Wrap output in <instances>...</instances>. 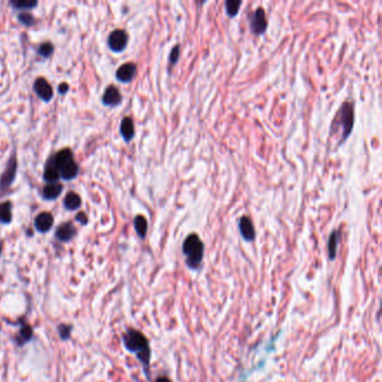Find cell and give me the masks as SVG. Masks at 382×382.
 <instances>
[{
  "instance_id": "6da1fadb",
  "label": "cell",
  "mask_w": 382,
  "mask_h": 382,
  "mask_svg": "<svg viewBox=\"0 0 382 382\" xmlns=\"http://www.w3.org/2000/svg\"><path fill=\"white\" fill-rule=\"evenodd\" d=\"M354 125V107L353 103L345 102L337 110L330 129L331 137H337V146L342 145L350 137Z\"/></svg>"
},
{
  "instance_id": "7a4b0ae2",
  "label": "cell",
  "mask_w": 382,
  "mask_h": 382,
  "mask_svg": "<svg viewBox=\"0 0 382 382\" xmlns=\"http://www.w3.org/2000/svg\"><path fill=\"white\" fill-rule=\"evenodd\" d=\"M125 348L129 352L135 353L138 360L143 363L145 367H148L150 362V348L148 340L146 339L143 333L139 331L128 328L123 337Z\"/></svg>"
},
{
  "instance_id": "3957f363",
  "label": "cell",
  "mask_w": 382,
  "mask_h": 382,
  "mask_svg": "<svg viewBox=\"0 0 382 382\" xmlns=\"http://www.w3.org/2000/svg\"><path fill=\"white\" fill-rule=\"evenodd\" d=\"M183 255H185V262L191 269H197L201 266L204 257V243L196 233H191L184 240L182 246Z\"/></svg>"
},
{
  "instance_id": "277c9868",
  "label": "cell",
  "mask_w": 382,
  "mask_h": 382,
  "mask_svg": "<svg viewBox=\"0 0 382 382\" xmlns=\"http://www.w3.org/2000/svg\"><path fill=\"white\" fill-rule=\"evenodd\" d=\"M248 22H249V31L251 34L260 36L266 32L268 28V19L266 11L262 7L257 8L254 13H251L248 17Z\"/></svg>"
},
{
  "instance_id": "5b68a950",
  "label": "cell",
  "mask_w": 382,
  "mask_h": 382,
  "mask_svg": "<svg viewBox=\"0 0 382 382\" xmlns=\"http://www.w3.org/2000/svg\"><path fill=\"white\" fill-rule=\"evenodd\" d=\"M129 40V36L127 32L124 30H116L113 31L108 38V45L110 47V50L119 53L123 52L126 47H127Z\"/></svg>"
},
{
  "instance_id": "8992f818",
  "label": "cell",
  "mask_w": 382,
  "mask_h": 382,
  "mask_svg": "<svg viewBox=\"0 0 382 382\" xmlns=\"http://www.w3.org/2000/svg\"><path fill=\"white\" fill-rule=\"evenodd\" d=\"M238 225L241 237L248 242H253L255 239V230L251 219L247 217V215H243V217L239 219Z\"/></svg>"
},
{
  "instance_id": "52a82bcc",
  "label": "cell",
  "mask_w": 382,
  "mask_h": 382,
  "mask_svg": "<svg viewBox=\"0 0 382 382\" xmlns=\"http://www.w3.org/2000/svg\"><path fill=\"white\" fill-rule=\"evenodd\" d=\"M136 73H137V65L135 63L129 62L121 65V66L118 68L116 76L120 82L129 83L131 82L133 78H135Z\"/></svg>"
},
{
  "instance_id": "ba28073f",
  "label": "cell",
  "mask_w": 382,
  "mask_h": 382,
  "mask_svg": "<svg viewBox=\"0 0 382 382\" xmlns=\"http://www.w3.org/2000/svg\"><path fill=\"white\" fill-rule=\"evenodd\" d=\"M34 90L40 99L44 101H50L53 96V89L51 84L44 78H38L34 83Z\"/></svg>"
},
{
  "instance_id": "9c48e42d",
  "label": "cell",
  "mask_w": 382,
  "mask_h": 382,
  "mask_svg": "<svg viewBox=\"0 0 382 382\" xmlns=\"http://www.w3.org/2000/svg\"><path fill=\"white\" fill-rule=\"evenodd\" d=\"M121 100H123V96H121L120 91L118 90L115 85L108 87L102 97V102L105 105H108V107H116V105H119L121 103Z\"/></svg>"
},
{
  "instance_id": "30bf717a",
  "label": "cell",
  "mask_w": 382,
  "mask_h": 382,
  "mask_svg": "<svg viewBox=\"0 0 382 382\" xmlns=\"http://www.w3.org/2000/svg\"><path fill=\"white\" fill-rule=\"evenodd\" d=\"M53 217L51 213L42 212L39 213L35 219V227L39 232H47L53 226Z\"/></svg>"
},
{
  "instance_id": "8fae6325",
  "label": "cell",
  "mask_w": 382,
  "mask_h": 382,
  "mask_svg": "<svg viewBox=\"0 0 382 382\" xmlns=\"http://www.w3.org/2000/svg\"><path fill=\"white\" fill-rule=\"evenodd\" d=\"M59 172H60L61 177H63L64 180H66V181H70V180H73V178L78 175L79 166L76 165V162L74 161V159H72L70 161H67L66 164L61 166V167L59 168Z\"/></svg>"
},
{
  "instance_id": "7c38bea8",
  "label": "cell",
  "mask_w": 382,
  "mask_h": 382,
  "mask_svg": "<svg viewBox=\"0 0 382 382\" xmlns=\"http://www.w3.org/2000/svg\"><path fill=\"white\" fill-rule=\"evenodd\" d=\"M120 132L121 136L124 137V139L127 141V143L133 139V137H135V125H133L131 118H124L120 125Z\"/></svg>"
},
{
  "instance_id": "4fadbf2b",
  "label": "cell",
  "mask_w": 382,
  "mask_h": 382,
  "mask_svg": "<svg viewBox=\"0 0 382 382\" xmlns=\"http://www.w3.org/2000/svg\"><path fill=\"white\" fill-rule=\"evenodd\" d=\"M75 234V227L73 226L70 222L63 223L61 224L58 230H56V238L62 242H67L74 237Z\"/></svg>"
},
{
  "instance_id": "5bb4252c",
  "label": "cell",
  "mask_w": 382,
  "mask_h": 382,
  "mask_svg": "<svg viewBox=\"0 0 382 382\" xmlns=\"http://www.w3.org/2000/svg\"><path fill=\"white\" fill-rule=\"evenodd\" d=\"M63 186L60 183H50L43 189V197L45 200H55L62 193Z\"/></svg>"
},
{
  "instance_id": "9a60e30c",
  "label": "cell",
  "mask_w": 382,
  "mask_h": 382,
  "mask_svg": "<svg viewBox=\"0 0 382 382\" xmlns=\"http://www.w3.org/2000/svg\"><path fill=\"white\" fill-rule=\"evenodd\" d=\"M340 239H341V231L340 230L333 231L330 235V239H328V243H327L328 255H330L331 260H334L336 257L337 246H339Z\"/></svg>"
},
{
  "instance_id": "2e32d148",
  "label": "cell",
  "mask_w": 382,
  "mask_h": 382,
  "mask_svg": "<svg viewBox=\"0 0 382 382\" xmlns=\"http://www.w3.org/2000/svg\"><path fill=\"white\" fill-rule=\"evenodd\" d=\"M81 204H82V200H81L80 195L76 194L75 192L67 193L64 198V206L70 211L79 209Z\"/></svg>"
},
{
  "instance_id": "e0dca14e",
  "label": "cell",
  "mask_w": 382,
  "mask_h": 382,
  "mask_svg": "<svg viewBox=\"0 0 382 382\" xmlns=\"http://www.w3.org/2000/svg\"><path fill=\"white\" fill-rule=\"evenodd\" d=\"M133 225H135V230L137 234L139 235V238L144 239L148 230V222L146 220V218H144L143 215H137L135 220H133Z\"/></svg>"
},
{
  "instance_id": "ac0fdd59",
  "label": "cell",
  "mask_w": 382,
  "mask_h": 382,
  "mask_svg": "<svg viewBox=\"0 0 382 382\" xmlns=\"http://www.w3.org/2000/svg\"><path fill=\"white\" fill-rule=\"evenodd\" d=\"M43 177H44V180L48 182V184H50V183H58L59 178H60V172H59V169L56 168L54 162L48 164L46 166L45 170H44Z\"/></svg>"
},
{
  "instance_id": "d6986e66",
  "label": "cell",
  "mask_w": 382,
  "mask_h": 382,
  "mask_svg": "<svg viewBox=\"0 0 382 382\" xmlns=\"http://www.w3.org/2000/svg\"><path fill=\"white\" fill-rule=\"evenodd\" d=\"M72 159H73V154L71 152V149L66 148V149L61 150L60 153L56 154V156L54 157V161H53V162H54V165L56 166V168L59 169L61 166L64 165V164H66L67 161H70Z\"/></svg>"
},
{
  "instance_id": "ffe728a7",
  "label": "cell",
  "mask_w": 382,
  "mask_h": 382,
  "mask_svg": "<svg viewBox=\"0 0 382 382\" xmlns=\"http://www.w3.org/2000/svg\"><path fill=\"white\" fill-rule=\"evenodd\" d=\"M13 220V215H11V203L5 202L0 204V222L3 224H8Z\"/></svg>"
},
{
  "instance_id": "44dd1931",
  "label": "cell",
  "mask_w": 382,
  "mask_h": 382,
  "mask_svg": "<svg viewBox=\"0 0 382 382\" xmlns=\"http://www.w3.org/2000/svg\"><path fill=\"white\" fill-rule=\"evenodd\" d=\"M224 6L227 17L234 18L235 16L239 14L240 8L242 6V1H239V0H227V1H225Z\"/></svg>"
},
{
  "instance_id": "7402d4cb",
  "label": "cell",
  "mask_w": 382,
  "mask_h": 382,
  "mask_svg": "<svg viewBox=\"0 0 382 382\" xmlns=\"http://www.w3.org/2000/svg\"><path fill=\"white\" fill-rule=\"evenodd\" d=\"M32 327L28 324L24 323L22 325V327H20L19 333H18V344L23 345V344L27 343L28 341L32 339Z\"/></svg>"
},
{
  "instance_id": "603a6c76",
  "label": "cell",
  "mask_w": 382,
  "mask_h": 382,
  "mask_svg": "<svg viewBox=\"0 0 382 382\" xmlns=\"http://www.w3.org/2000/svg\"><path fill=\"white\" fill-rule=\"evenodd\" d=\"M15 170H16V162H15V160H13L11 161V167H10V164H9V167L7 168V172L5 173V175L0 178V188L5 189L10 184L11 182H13V178L15 175Z\"/></svg>"
},
{
  "instance_id": "cb8c5ba5",
  "label": "cell",
  "mask_w": 382,
  "mask_h": 382,
  "mask_svg": "<svg viewBox=\"0 0 382 382\" xmlns=\"http://www.w3.org/2000/svg\"><path fill=\"white\" fill-rule=\"evenodd\" d=\"M180 58H181V46H180V44H176V45L173 47V50H172V52H170L169 58H168L169 68H172L174 65H176L178 63Z\"/></svg>"
},
{
  "instance_id": "d4e9b609",
  "label": "cell",
  "mask_w": 382,
  "mask_h": 382,
  "mask_svg": "<svg viewBox=\"0 0 382 382\" xmlns=\"http://www.w3.org/2000/svg\"><path fill=\"white\" fill-rule=\"evenodd\" d=\"M53 51H54V47H53L51 43H44L39 46L38 53H39V55L44 56V58H47V56H50L52 54Z\"/></svg>"
},
{
  "instance_id": "484cf974",
  "label": "cell",
  "mask_w": 382,
  "mask_h": 382,
  "mask_svg": "<svg viewBox=\"0 0 382 382\" xmlns=\"http://www.w3.org/2000/svg\"><path fill=\"white\" fill-rule=\"evenodd\" d=\"M11 5H13L16 9H31V8L35 7L37 5L36 1H11Z\"/></svg>"
},
{
  "instance_id": "4316f807",
  "label": "cell",
  "mask_w": 382,
  "mask_h": 382,
  "mask_svg": "<svg viewBox=\"0 0 382 382\" xmlns=\"http://www.w3.org/2000/svg\"><path fill=\"white\" fill-rule=\"evenodd\" d=\"M59 333H60V335H61V339H62V340H67L68 337H70V334H71V327L65 326V325H60Z\"/></svg>"
},
{
  "instance_id": "83f0119b",
  "label": "cell",
  "mask_w": 382,
  "mask_h": 382,
  "mask_svg": "<svg viewBox=\"0 0 382 382\" xmlns=\"http://www.w3.org/2000/svg\"><path fill=\"white\" fill-rule=\"evenodd\" d=\"M19 20L22 22L23 24H25L26 26H30L32 25V23H34V18H32V15H28V14H23L19 16Z\"/></svg>"
},
{
  "instance_id": "f1b7e54d",
  "label": "cell",
  "mask_w": 382,
  "mask_h": 382,
  "mask_svg": "<svg viewBox=\"0 0 382 382\" xmlns=\"http://www.w3.org/2000/svg\"><path fill=\"white\" fill-rule=\"evenodd\" d=\"M76 220L82 223V224H87V222H88L87 215H85L84 213H79L78 215H76Z\"/></svg>"
},
{
  "instance_id": "f546056e",
  "label": "cell",
  "mask_w": 382,
  "mask_h": 382,
  "mask_svg": "<svg viewBox=\"0 0 382 382\" xmlns=\"http://www.w3.org/2000/svg\"><path fill=\"white\" fill-rule=\"evenodd\" d=\"M68 89V85L66 83H62L60 85V93H65L67 91Z\"/></svg>"
},
{
  "instance_id": "4dcf8cb0",
  "label": "cell",
  "mask_w": 382,
  "mask_h": 382,
  "mask_svg": "<svg viewBox=\"0 0 382 382\" xmlns=\"http://www.w3.org/2000/svg\"><path fill=\"white\" fill-rule=\"evenodd\" d=\"M155 382H172V381H170L168 378H166V377H160V378H158Z\"/></svg>"
},
{
  "instance_id": "1f68e13d",
  "label": "cell",
  "mask_w": 382,
  "mask_h": 382,
  "mask_svg": "<svg viewBox=\"0 0 382 382\" xmlns=\"http://www.w3.org/2000/svg\"><path fill=\"white\" fill-rule=\"evenodd\" d=\"M0 254H1V245H0Z\"/></svg>"
}]
</instances>
